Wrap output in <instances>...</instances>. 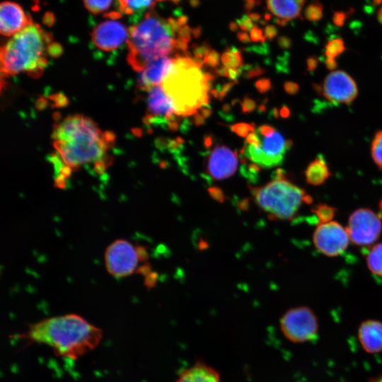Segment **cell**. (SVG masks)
<instances>
[{
    "label": "cell",
    "mask_w": 382,
    "mask_h": 382,
    "mask_svg": "<svg viewBox=\"0 0 382 382\" xmlns=\"http://www.w3.org/2000/svg\"><path fill=\"white\" fill-rule=\"evenodd\" d=\"M304 174L308 184L318 186L323 184L331 173L323 156H318L308 165Z\"/></svg>",
    "instance_id": "21"
},
{
    "label": "cell",
    "mask_w": 382,
    "mask_h": 382,
    "mask_svg": "<svg viewBox=\"0 0 382 382\" xmlns=\"http://www.w3.org/2000/svg\"><path fill=\"white\" fill-rule=\"evenodd\" d=\"M113 14V13H112ZM108 15L110 19L96 25L91 33V40L96 47L103 51L110 52L117 49L127 41L129 30L120 21L119 13Z\"/></svg>",
    "instance_id": "12"
},
{
    "label": "cell",
    "mask_w": 382,
    "mask_h": 382,
    "mask_svg": "<svg viewBox=\"0 0 382 382\" xmlns=\"http://www.w3.org/2000/svg\"><path fill=\"white\" fill-rule=\"evenodd\" d=\"M280 328L289 341L306 342L317 337L318 325L312 310L306 306H299L288 310L283 315Z\"/></svg>",
    "instance_id": "8"
},
{
    "label": "cell",
    "mask_w": 382,
    "mask_h": 382,
    "mask_svg": "<svg viewBox=\"0 0 382 382\" xmlns=\"http://www.w3.org/2000/svg\"><path fill=\"white\" fill-rule=\"evenodd\" d=\"M112 0H83L86 8L92 13L98 14L107 10Z\"/></svg>",
    "instance_id": "29"
},
{
    "label": "cell",
    "mask_w": 382,
    "mask_h": 382,
    "mask_svg": "<svg viewBox=\"0 0 382 382\" xmlns=\"http://www.w3.org/2000/svg\"><path fill=\"white\" fill-rule=\"evenodd\" d=\"M266 110V107L264 105H260L259 106V108H258V110H260V112H263Z\"/></svg>",
    "instance_id": "50"
},
{
    "label": "cell",
    "mask_w": 382,
    "mask_h": 382,
    "mask_svg": "<svg viewBox=\"0 0 382 382\" xmlns=\"http://www.w3.org/2000/svg\"><path fill=\"white\" fill-rule=\"evenodd\" d=\"M350 13V11H335L332 16V21L334 24L338 27L343 26L348 15Z\"/></svg>",
    "instance_id": "33"
},
{
    "label": "cell",
    "mask_w": 382,
    "mask_h": 382,
    "mask_svg": "<svg viewBox=\"0 0 382 382\" xmlns=\"http://www.w3.org/2000/svg\"><path fill=\"white\" fill-rule=\"evenodd\" d=\"M33 22L30 16L17 3L4 1L0 6V31L11 37Z\"/></svg>",
    "instance_id": "16"
},
{
    "label": "cell",
    "mask_w": 382,
    "mask_h": 382,
    "mask_svg": "<svg viewBox=\"0 0 382 382\" xmlns=\"http://www.w3.org/2000/svg\"><path fill=\"white\" fill-rule=\"evenodd\" d=\"M379 209L382 212V199L379 202Z\"/></svg>",
    "instance_id": "52"
},
{
    "label": "cell",
    "mask_w": 382,
    "mask_h": 382,
    "mask_svg": "<svg viewBox=\"0 0 382 382\" xmlns=\"http://www.w3.org/2000/svg\"><path fill=\"white\" fill-rule=\"evenodd\" d=\"M274 128L269 125H263L258 127L256 132L262 136H267L274 131Z\"/></svg>",
    "instance_id": "38"
},
{
    "label": "cell",
    "mask_w": 382,
    "mask_h": 382,
    "mask_svg": "<svg viewBox=\"0 0 382 382\" xmlns=\"http://www.w3.org/2000/svg\"><path fill=\"white\" fill-rule=\"evenodd\" d=\"M238 164L236 151L225 145H218L208 155L206 169L211 178L221 180L232 176Z\"/></svg>",
    "instance_id": "15"
},
{
    "label": "cell",
    "mask_w": 382,
    "mask_h": 382,
    "mask_svg": "<svg viewBox=\"0 0 382 382\" xmlns=\"http://www.w3.org/2000/svg\"><path fill=\"white\" fill-rule=\"evenodd\" d=\"M186 20L165 18L149 11L144 18L129 29L127 41V62L139 72L154 59L176 50V43Z\"/></svg>",
    "instance_id": "3"
},
{
    "label": "cell",
    "mask_w": 382,
    "mask_h": 382,
    "mask_svg": "<svg viewBox=\"0 0 382 382\" xmlns=\"http://www.w3.org/2000/svg\"><path fill=\"white\" fill-rule=\"evenodd\" d=\"M327 69L330 71H334L337 66V62L335 59L327 57L325 61Z\"/></svg>",
    "instance_id": "42"
},
{
    "label": "cell",
    "mask_w": 382,
    "mask_h": 382,
    "mask_svg": "<svg viewBox=\"0 0 382 382\" xmlns=\"http://www.w3.org/2000/svg\"><path fill=\"white\" fill-rule=\"evenodd\" d=\"M366 264L372 274L382 279V243L373 245L369 250Z\"/></svg>",
    "instance_id": "22"
},
{
    "label": "cell",
    "mask_w": 382,
    "mask_h": 382,
    "mask_svg": "<svg viewBox=\"0 0 382 382\" xmlns=\"http://www.w3.org/2000/svg\"><path fill=\"white\" fill-rule=\"evenodd\" d=\"M119 11L125 14L130 15L142 13L151 8L154 0H117Z\"/></svg>",
    "instance_id": "23"
},
{
    "label": "cell",
    "mask_w": 382,
    "mask_h": 382,
    "mask_svg": "<svg viewBox=\"0 0 382 382\" xmlns=\"http://www.w3.org/2000/svg\"><path fill=\"white\" fill-rule=\"evenodd\" d=\"M18 337L45 345L57 357L77 359L98 346L103 332L81 316L69 313L30 324Z\"/></svg>",
    "instance_id": "2"
},
{
    "label": "cell",
    "mask_w": 382,
    "mask_h": 382,
    "mask_svg": "<svg viewBox=\"0 0 382 382\" xmlns=\"http://www.w3.org/2000/svg\"><path fill=\"white\" fill-rule=\"evenodd\" d=\"M311 211L315 214L319 224L332 221L336 213V209L334 207L325 203L314 206Z\"/></svg>",
    "instance_id": "25"
},
{
    "label": "cell",
    "mask_w": 382,
    "mask_h": 382,
    "mask_svg": "<svg viewBox=\"0 0 382 382\" xmlns=\"http://www.w3.org/2000/svg\"><path fill=\"white\" fill-rule=\"evenodd\" d=\"M346 228L351 242L357 246L367 247L379 238L382 221L379 214L369 208L362 207L350 214Z\"/></svg>",
    "instance_id": "9"
},
{
    "label": "cell",
    "mask_w": 382,
    "mask_h": 382,
    "mask_svg": "<svg viewBox=\"0 0 382 382\" xmlns=\"http://www.w3.org/2000/svg\"><path fill=\"white\" fill-rule=\"evenodd\" d=\"M255 204L269 218L274 220H290L303 204H311V197L286 177L281 168L273 173L272 180L264 185L250 187Z\"/></svg>",
    "instance_id": "6"
},
{
    "label": "cell",
    "mask_w": 382,
    "mask_h": 382,
    "mask_svg": "<svg viewBox=\"0 0 382 382\" xmlns=\"http://www.w3.org/2000/svg\"><path fill=\"white\" fill-rule=\"evenodd\" d=\"M277 34V29L274 26H269L265 30V37L270 40L272 39Z\"/></svg>",
    "instance_id": "43"
},
{
    "label": "cell",
    "mask_w": 382,
    "mask_h": 382,
    "mask_svg": "<svg viewBox=\"0 0 382 382\" xmlns=\"http://www.w3.org/2000/svg\"><path fill=\"white\" fill-rule=\"evenodd\" d=\"M284 91L289 95L296 94L299 90L298 83L293 81H286L284 83Z\"/></svg>",
    "instance_id": "37"
},
{
    "label": "cell",
    "mask_w": 382,
    "mask_h": 382,
    "mask_svg": "<svg viewBox=\"0 0 382 382\" xmlns=\"http://www.w3.org/2000/svg\"><path fill=\"white\" fill-rule=\"evenodd\" d=\"M260 139L259 146L260 155L256 163L260 168H270L282 164L284 155L293 143L291 140H285L277 131L267 136H262L255 132Z\"/></svg>",
    "instance_id": "14"
},
{
    "label": "cell",
    "mask_w": 382,
    "mask_h": 382,
    "mask_svg": "<svg viewBox=\"0 0 382 382\" xmlns=\"http://www.w3.org/2000/svg\"><path fill=\"white\" fill-rule=\"evenodd\" d=\"M250 37L253 41L257 42V41H265V37H263L262 35V32L259 29H253L250 33Z\"/></svg>",
    "instance_id": "40"
},
{
    "label": "cell",
    "mask_w": 382,
    "mask_h": 382,
    "mask_svg": "<svg viewBox=\"0 0 382 382\" xmlns=\"http://www.w3.org/2000/svg\"><path fill=\"white\" fill-rule=\"evenodd\" d=\"M350 241L346 227L335 221L319 224L313 233V243L317 250L328 257L343 253Z\"/></svg>",
    "instance_id": "10"
},
{
    "label": "cell",
    "mask_w": 382,
    "mask_h": 382,
    "mask_svg": "<svg viewBox=\"0 0 382 382\" xmlns=\"http://www.w3.org/2000/svg\"><path fill=\"white\" fill-rule=\"evenodd\" d=\"M61 53V47L51 35L34 23L11 36L1 47V71L6 76L22 73L40 76L48 63V57Z\"/></svg>",
    "instance_id": "4"
},
{
    "label": "cell",
    "mask_w": 382,
    "mask_h": 382,
    "mask_svg": "<svg viewBox=\"0 0 382 382\" xmlns=\"http://www.w3.org/2000/svg\"><path fill=\"white\" fill-rule=\"evenodd\" d=\"M192 57L177 54L161 86L171 99L175 113L190 116L209 105L208 92L211 91L214 75L203 72Z\"/></svg>",
    "instance_id": "5"
},
{
    "label": "cell",
    "mask_w": 382,
    "mask_h": 382,
    "mask_svg": "<svg viewBox=\"0 0 382 382\" xmlns=\"http://www.w3.org/2000/svg\"><path fill=\"white\" fill-rule=\"evenodd\" d=\"M371 154L374 163L382 169V130L375 134L371 146Z\"/></svg>",
    "instance_id": "27"
},
{
    "label": "cell",
    "mask_w": 382,
    "mask_h": 382,
    "mask_svg": "<svg viewBox=\"0 0 382 382\" xmlns=\"http://www.w3.org/2000/svg\"><path fill=\"white\" fill-rule=\"evenodd\" d=\"M52 138L56 158L62 166V180L81 166L93 165L103 172L111 163L110 151L115 134L103 130L86 116L76 114L64 117L54 125Z\"/></svg>",
    "instance_id": "1"
},
{
    "label": "cell",
    "mask_w": 382,
    "mask_h": 382,
    "mask_svg": "<svg viewBox=\"0 0 382 382\" xmlns=\"http://www.w3.org/2000/svg\"><path fill=\"white\" fill-rule=\"evenodd\" d=\"M318 58L315 56H311L308 57L306 60V64H307V70L308 71H313L316 69L318 66Z\"/></svg>",
    "instance_id": "39"
},
{
    "label": "cell",
    "mask_w": 382,
    "mask_h": 382,
    "mask_svg": "<svg viewBox=\"0 0 382 382\" xmlns=\"http://www.w3.org/2000/svg\"><path fill=\"white\" fill-rule=\"evenodd\" d=\"M256 103L254 100L250 97L245 96L241 103V110L244 113H249L255 110Z\"/></svg>",
    "instance_id": "35"
},
{
    "label": "cell",
    "mask_w": 382,
    "mask_h": 382,
    "mask_svg": "<svg viewBox=\"0 0 382 382\" xmlns=\"http://www.w3.org/2000/svg\"><path fill=\"white\" fill-rule=\"evenodd\" d=\"M215 74L221 76L228 77V69L224 66H220L215 70Z\"/></svg>",
    "instance_id": "45"
},
{
    "label": "cell",
    "mask_w": 382,
    "mask_h": 382,
    "mask_svg": "<svg viewBox=\"0 0 382 382\" xmlns=\"http://www.w3.org/2000/svg\"><path fill=\"white\" fill-rule=\"evenodd\" d=\"M223 66L227 69H238L243 66V57L240 51L234 47L228 48L221 56Z\"/></svg>",
    "instance_id": "24"
},
{
    "label": "cell",
    "mask_w": 382,
    "mask_h": 382,
    "mask_svg": "<svg viewBox=\"0 0 382 382\" xmlns=\"http://www.w3.org/2000/svg\"><path fill=\"white\" fill-rule=\"evenodd\" d=\"M345 50V42L340 37H336L329 40L325 46V54L329 58L335 59Z\"/></svg>",
    "instance_id": "26"
},
{
    "label": "cell",
    "mask_w": 382,
    "mask_h": 382,
    "mask_svg": "<svg viewBox=\"0 0 382 382\" xmlns=\"http://www.w3.org/2000/svg\"><path fill=\"white\" fill-rule=\"evenodd\" d=\"M377 18L381 24H382V6L379 8L377 13Z\"/></svg>",
    "instance_id": "49"
},
{
    "label": "cell",
    "mask_w": 382,
    "mask_h": 382,
    "mask_svg": "<svg viewBox=\"0 0 382 382\" xmlns=\"http://www.w3.org/2000/svg\"><path fill=\"white\" fill-rule=\"evenodd\" d=\"M205 118L199 112L194 115L193 122L196 126L202 125L204 123Z\"/></svg>",
    "instance_id": "44"
},
{
    "label": "cell",
    "mask_w": 382,
    "mask_h": 382,
    "mask_svg": "<svg viewBox=\"0 0 382 382\" xmlns=\"http://www.w3.org/2000/svg\"><path fill=\"white\" fill-rule=\"evenodd\" d=\"M147 259L144 247L134 246L127 240H116L110 244L105 253V265L108 273L121 278L133 274L139 262Z\"/></svg>",
    "instance_id": "7"
},
{
    "label": "cell",
    "mask_w": 382,
    "mask_h": 382,
    "mask_svg": "<svg viewBox=\"0 0 382 382\" xmlns=\"http://www.w3.org/2000/svg\"><path fill=\"white\" fill-rule=\"evenodd\" d=\"M236 83L235 81H229L223 85L218 86L216 90L219 92V100H223L226 94L231 91L233 86Z\"/></svg>",
    "instance_id": "36"
},
{
    "label": "cell",
    "mask_w": 382,
    "mask_h": 382,
    "mask_svg": "<svg viewBox=\"0 0 382 382\" xmlns=\"http://www.w3.org/2000/svg\"><path fill=\"white\" fill-rule=\"evenodd\" d=\"M256 89L260 93H265L272 88L271 81L269 79H260L255 83Z\"/></svg>",
    "instance_id": "34"
},
{
    "label": "cell",
    "mask_w": 382,
    "mask_h": 382,
    "mask_svg": "<svg viewBox=\"0 0 382 382\" xmlns=\"http://www.w3.org/2000/svg\"><path fill=\"white\" fill-rule=\"evenodd\" d=\"M255 125L251 123L240 122L234 124L231 127L233 132L237 135L245 137L250 134V132H254L255 129Z\"/></svg>",
    "instance_id": "30"
},
{
    "label": "cell",
    "mask_w": 382,
    "mask_h": 382,
    "mask_svg": "<svg viewBox=\"0 0 382 382\" xmlns=\"http://www.w3.org/2000/svg\"><path fill=\"white\" fill-rule=\"evenodd\" d=\"M382 2V0H373L374 5H379Z\"/></svg>",
    "instance_id": "51"
},
{
    "label": "cell",
    "mask_w": 382,
    "mask_h": 382,
    "mask_svg": "<svg viewBox=\"0 0 382 382\" xmlns=\"http://www.w3.org/2000/svg\"><path fill=\"white\" fill-rule=\"evenodd\" d=\"M204 146L206 148H209L212 146V139L211 138L210 136H208V137L204 138Z\"/></svg>",
    "instance_id": "47"
},
{
    "label": "cell",
    "mask_w": 382,
    "mask_h": 382,
    "mask_svg": "<svg viewBox=\"0 0 382 382\" xmlns=\"http://www.w3.org/2000/svg\"><path fill=\"white\" fill-rule=\"evenodd\" d=\"M279 45L284 49L289 48L291 45V41L289 37H281L278 40Z\"/></svg>",
    "instance_id": "41"
},
{
    "label": "cell",
    "mask_w": 382,
    "mask_h": 382,
    "mask_svg": "<svg viewBox=\"0 0 382 382\" xmlns=\"http://www.w3.org/2000/svg\"><path fill=\"white\" fill-rule=\"evenodd\" d=\"M358 337L364 348L369 353L382 351V323L376 320H366L360 325Z\"/></svg>",
    "instance_id": "18"
},
{
    "label": "cell",
    "mask_w": 382,
    "mask_h": 382,
    "mask_svg": "<svg viewBox=\"0 0 382 382\" xmlns=\"http://www.w3.org/2000/svg\"><path fill=\"white\" fill-rule=\"evenodd\" d=\"M175 382H225L218 371L202 361L183 369Z\"/></svg>",
    "instance_id": "19"
},
{
    "label": "cell",
    "mask_w": 382,
    "mask_h": 382,
    "mask_svg": "<svg viewBox=\"0 0 382 382\" xmlns=\"http://www.w3.org/2000/svg\"><path fill=\"white\" fill-rule=\"evenodd\" d=\"M305 0H266L268 10L281 25L299 16Z\"/></svg>",
    "instance_id": "20"
},
{
    "label": "cell",
    "mask_w": 382,
    "mask_h": 382,
    "mask_svg": "<svg viewBox=\"0 0 382 382\" xmlns=\"http://www.w3.org/2000/svg\"><path fill=\"white\" fill-rule=\"evenodd\" d=\"M238 38L243 42H248L250 41L249 37L245 33L238 34Z\"/></svg>",
    "instance_id": "48"
},
{
    "label": "cell",
    "mask_w": 382,
    "mask_h": 382,
    "mask_svg": "<svg viewBox=\"0 0 382 382\" xmlns=\"http://www.w3.org/2000/svg\"><path fill=\"white\" fill-rule=\"evenodd\" d=\"M243 71H245V77L251 79L263 74L265 70L258 65H245L242 66Z\"/></svg>",
    "instance_id": "32"
},
{
    "label": "cell",
    "mask_w": 382,
    "mask_h": 382,
    "mask_svg": "<svg viewBox=\"0 0 382 382\" xmlns=\"http://www.w3.org/2000/svg\"><path fill=\"white\" fill-rule=\"evenodd\" d=\"M279 112L282 117H288L290 115V110L286 106H283L279 110Z\"/></svg>",
    "instance_id": "46"
},
{
    "label": "cell",
    "mask_w": 382,
    "mask_h": 382,
    "mask_svg": "<svg viewBox=\"0 0 382 382\" xmlns=\"http://www.w3.org/2000/svg\"><path fill=\"white\" fill-rule=\"evenodd\" d=\"M374 382H382V377L376 379Z\"/></svg>",
    "instance_id": "53"
},
{
    "label": "cell",
    "mask_w": 382,
    "mask_h": 382,
    "mask_svg": "<svg viewBox=\"0 0 382 382\" xmlns=\"http://www.w3.org/2000/svg\"><path fill=\"white\" fill-rule=\"evenodd\" d=\"M220 59L219 54L214 50H210L204 57L203 64L215 68L219 64Z\"/></svg>",
    "instance_id": "31"
},
{
    "label": "cell",
    "mask_w": 382,
    "mask_h": 382,
    "mask_svg": "<svg viewBox=\"0 0 382 382\" xmlns=\"http://www.w3.org/2000/svg\"><path fill=\"white\" fill-rule=\"evenodd\" d=\"M146 92L147 111L144 122L168 127V121L175 114L171 99L161 84L151 88Z\"/></svg>",
    "instance_id": "13"
},
{
    "label": "cell",
    "mask_w": 382,
    "mask_h": 382,
    "mask_svg": "<svg viewBox=\"0 0 382 382\" xmlns=\"http://www.w3.org/2000/svg\"><path fill=\"white\" fill-rule=\"evenodd\" d=\"M320 90L323 96L334 104H350L358 94L354 79L342 70L332 71L324 79Z\"/></svg>",
    "instance_id": "11"
},
{
    "label": "cell",
    "mask_w": 382,
    "mask_h": 382,
    "mask_svg": "<svg viewBox=\"0 0 382 382\" xmlns=\"http://www.w3.org/2000/svg\"><path fill=\"white\" fill-rule=\"evenodd\" d=\"M173 62V58L168 56L151 62L139 72L137 79L138 88L147 91L151 88L161 84Z\"/></svg>",
    "instance_id": "17"
},
{
    "label": "cell",
    "mask_w": 382,
    "mask_h": 382,
    "mask_svg": "<svg viewBox=\"0 0 382 382\" xmlns=\"http://www.w3.org/2000/svg\"><path fill=\"white\" fill-rule=\"evenodd\" d=\"M304 16L309 21H318L323 16V6L319 1H314L308 4L305 11Z\"/></svg>",
    "instance_id": "28"
}]
</instances>
